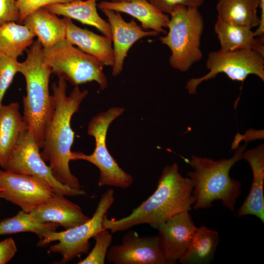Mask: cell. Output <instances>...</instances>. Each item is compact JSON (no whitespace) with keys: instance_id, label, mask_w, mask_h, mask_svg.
Returning <instances> with one entry per match:
<instances>
[{"instance_id":"1","label":"cell","mask_w":264,"mask_h":264,"mask_svg":"<svg viewBox=\"0 0 264 264\" xmlns=\"http://www.w3.org/2000/svg\"><path fill=\"white\" fill-rule=\"evenodd\" d=\"M66 87V81L62 77H59L57 84L51 86L54 108L46 126L40 154L44 161L49 162L52 175L58 181L71 189L81 190L79 181L69 166L72 160L71 148L74 137L70 121L88 91H81L78 86H75L67 96Z\"/></svg>"},{"instance_id":"2","label":"cell","mask_w":264,"mask_h":264,"mask_svg":"<svg viewBox=\"0 0 264 264\" xmlns=\"http://www.w3.org/2000/svg\"><path fill=\"white\" fill-rule=\"evenodd\" d=\"M193 189L191 179L181 175L176 163L167 166L152 195L124 218L108 219L106 215L103 220V228L115 233L147 224L157 229L173 216L192 209L195 202Z\"/></svg>"},{"instance_id":"3","label":"cell","mask_w":264,"mask_h":264,"mask_svg":"<svg viewBox=\"0 0 264 264\" xmlns=\"http://www.w3.org/2000/svg\"><path fill=\"white\" fill-rule=\"evenodd\" d=\"M246 145L237 148L234 154L228 159L214 160L207 157L192 155L188 163L193 169L187 173L193 186L195 198V210L212 206L216 200L235 213V206L241 193L242 183L231 178L230 170L238 161L243 159Z\"/></svg>"},{"instance_id":"4","label":"cell","mask_w":264,"mask_h":264,"mask_svg":"<svg viewBox=\"0 0 264 264\" xmlns=\"http://www.w3.org/2000/svg\"><path fill=\"white\" fill-rule=\"evenodd\" d=\"M26 51L27 57L20 63V72L25 80L26 88V95L23 98V122L41 149L46 126L54 108L53 97L49 91L52 71L38 40Z\"/></svg>"},{"instance_id":"5","label":"cell","mask_w":264,"mask_h":264,"mask_svg":"<svg viewBox=\"0 0 264 264\" xmlns=\"http://www.w3.org/2000/svg\"><path fill=\"white\" fill-rule=\"evenodd\" d=\"M166 35L159 38L170 49L169 64L174 68L186 72L202 58L201 38L204 22L198 7L176 6L170 15Z\"/></svg>"},{"instance_id":"6","label":"cell","mask_w":264,"mask_h":264,"mask_svg":"<svg viewBox=\"0 0 264 264\" xmlns=\"http://www.w3.org/2000/svg\"><path fill=\"white\" fill-rule=\"evenodd\" d=\"M125 109L112 107L94 116L89 122L88 134L95 139L93 153L87 155L81 152H72V160H84L96 166L100 171L98 186L128 188L133 183L131 175L124 171L109 153L106 145V136L110 124L123 113Z\"/></svg>"},{"instance_id":"7","label":"cell","mask_w":264,"mask_h":264,"mask_svg":"<svg viewBox=\"0 0 264 264\" xmlns=\"http://www.w3.org/2000/svg\"><path fill=\"white\" fill-rule=\"evenodd\" d=\"M43 53L52 73L68 81L72 85L96 82L102 90L108 88L103 72L104 65L66 39L53 47L43 48Z\"/></svg>"},{"instance_id":"8","label":"cell","mask_w":264,"mask_h":264,"mask_svg":"<svg viewBox=\"0 0 264 264\" xmlns=\"http://www.w3.org/2000/svg\"><path fill=\"white\" fill-rule=\"evenodd\" d=\"M115 201L114 191L108 189L101 196L91 218L87 221L61 232H50L38 242V247H44L49 243L58 241L50 245L48 252L59 253L62 256L60 264H64L88 253L89 240L103 230V220L107 211Z\"/></svg>"},{"instance_id":"9","label":"cell","mask_w":264,"mask_h":264,"mask_svg":"<svg viewBox=\"0 0 264 264\" xmlns=\"http://www.w3.org/2000/svg\"><path fill=\"white\" fill-rule=\"evenodd\" d=\"M209 72L199 78L188 80L186 88L190 94L197 93L202 82L224 73L234 81L243 82L249 75H255L264 81V57L248 49L210 52L206 62Z\"/></svg>"},{"instance_id":"10","label":"cell","mask_w":264,"mask_h":264,"mask_svg":"<svg viewBox=\"0 0 264 264\" xmlns=\"http://www.w3.org/2000/svg\"><path fill=\"white\" fill-rule=\"evenodd\" d=\"M40 149L32 134L25 129L20 133L3 169L40 178L57 194L69 197L87 195L84 190L73 189L58 181L42 158Z\"/></svg>"},{"instance_id":"11","label":"cell","mask_w":264,"mask_h":264,"mask_svg":"<svg viewBox=\"0 0 264 264\" xmlns=\"http://www.w3.org/2000/svg\"><path fill=\"white\" fill-rule=\"evenodd\" d=\"M52 187L38 177L0 170V198L30 213L55 194Z\"/></svg>"},{"instance_id":"12","label":"cell","mask_w":264,"mask_h":264,"mask_svg":"<svg viewBox=\"0 0 264 264\" xmlns=\"http://www.w3.org/2000/svg\"><path fill=\"white\" fill-rule=\"evenodd\" d=\"M106 259L114 264H167L157 236L139 237L133 231L124 235L121 244L110 247Z\"/></svg>"},{"instance_id":"13","label":"cell","mask_w":264,"mask_h":264,"mask_svg":"<svg viewBox=\"0 0 264 264\" xmlns=\"http://www.w3.org/2000/svg\"><path fill=\"white\" fill-rule=\"evenodd\" d=\"M196 228L189 212L179 213L159 226L158 243L167 264L179 261L188 248Z\"/></svg>"},{"instance_id":"14","label":"cell","mask_w":264,"mask_h":264,"mask_svg":"<svg viewBox=\"0 0 264 264\" xmlns=\"http://www.w3.org/2000/svg\"><path fill=\"white\" fill-rule=\"evenodd\" d=\"M101 11L107 17L111 29L114 54L112 74L116 76L123 70L124 61L133 44L143 38L156 36L159 33L143 30L133 19L126 22L120 12L109 9Z\"/></svg>"},{"instance_id":"15","label":"cell","mask_w":264,"mask_h":264,"mask_svg":"<svg viewBox=\"0 0 264 264\" xmlns=\"http://www.w3.org/2000/svg\"><path fill=\"white\" fill-rule=\"evenodd\" d=\"M243 159L249 164L253 173V181L249 192L237 211V216L242 217L253 215L264 222V145L244 151Z\"/></svg>"},{"instance_id":"16","label":"cell","mask_w":264,"mask_h":264,"mask_svg":"<svg viewBox=\"0 0 264 264\" xmlns=\"http://www.w3.org/2000/svg\"><path fill=\"white\" fill-rule=\"evenodd\" d=\"M29 213L37 222L56 223L65 229L82 224L90 219L84 214L78 205L65 196L56 193Z\"/></svg>"},{"instance_id":"17","label":"cell","mask_w":264,"mask_h":264,"mask_svg":"<svg viewBox=\"0 0 264 264\" xmlns=\"http://www.w3.org/2000/svg\"><path fill=\"white\" fill-rule=\"evenodd\" d=\"M100 10L109 9L128 14L141 23L143 29H151L157 33L166 34L170 18L147 0H130L120 2L103 0L97 5Z\"/></svg>"},{"instance_id":"18","label":"cell","mask_w":264,"mask_h":264,"mask_svg":"<svg viewBox=\"0 0 264 264\" xmlns=\"http://www.w3.org/2000/svg\"><path fill=\"white\" fill-rule=\"evenodd\" d=\"M64 18L66 23V39L104 66H112L114 54L111 38L97 34L87 28L79 27L71 19Z\"/></svg>"},{"instance_id":"19","label":"cell","mask_w":264,"mask_h":264,"mask_svg":"<svg viewBox=\"0 0 264 264\" xmlns=\"http://www.w3.org/2000/svg\"><path fill=\"white\" fill-rule=\"evenodd\" d=\"M22 23L35 36L43 48L48 49L66 39L65 19L59 18L44 7L40 8L26 16Z\"/></svg>"},{"instance_id":"20","label":"cell","mask_w":264,"mask_h":264,"mask_svg":"<svg viewBox=\"0 0 264 264\" xmlns=\"http://www.w3.org/2000/svg\"><path fill=\"white\" fill-rule=\"evenodd\" d=\"M214 31L220 42V49L233 51L248 49L264 57V36L256 37L251 29L230 23L217 18Z\"/></svg>"},{"instance_id":"21","label":"cell","mask_w":264,"mask_h":264,"mask_svg":"<svg viewBox=\"0 0 264 264\" xmlns=\"http://www.w3.org/2000/svg\"><path fill=\"white\" fill-rule=\"evenodd\" d=\"M98 0H79L65 3L50 4L43 7L56 15L63 16L77 20L83 24L93 26L104 35L111 38L109 22L103 19L97 12V2Z\"/></svg>"},{"instance_id":"22","label":"cell","mask_w":264,"mask_h":264,"mask_svg":"<svg viewBox=\"0 0 264 264\" xmlns=\"http://www.w3.org/2000/svg\"><path fill=\"white\" fill-rule=\"evenodd\" d=\"M17 102L0 107V166L3 169L20 133L25 129Z\"/></svg>"},{"instance_id":"23","label":"cell","mask_w":264,"mask_h":264,"mask_svg":"<svg viewBox=\"0 0 264 264\" xmlns=\"http://www.w3.org/2000/svg\"><path fill=\"white\" fill-rule=\"evenodd\" d=\"M259 6V0H218L217 18L252 29L260 24Z\"/></svg>"},{"instance_id":"24","label":"cell","mask_w":264,"mask_h":264,"mask_svg":"<svg viewBox=\"0 0 264 264\" xmlns=\"http://www.w3.org/2000/svg\"><path fill=\"white\" fill-rule=\"evenodd\" d=\"M219 242V234L216 230L204 226L197 227L188 248L178 262L183 264L209 263Z\"/></svg>"},{"instance_id":"25","label":"cell","mask_w":264,"mask_h":264,"mask_svg":"<svg viewBox=\"0 0 264 264\" xmlns=\"http://www.w3.org/2000/svg\"><path fill=\"white\" fill-rule=\"evenodd\" d=\"M35 37L24 25L6 23L0 26V54L17 59L32 45Z\"/></svg>"},{"instance_id":"26","label":"cell","mask_w":264,"mask_h":264,"mask_svg":"<svg viewBox=\"0 0 264 264\" xmlns=\"http://www.w3.org/2000/svg\"><path fill=\"white\" fill-rule=\"evenodd\" d=\"M59 226L56 223L37 222L29 213L21 210L15 216L0 221V235L30 232L36 234L40 240L46 234L56 231Z\"/></svg>"},{"instance_id":"27","label":"cell","mask_w":264,"mask_h":264,"mask_svg":"<svg viewBox=\"0 0 264 264\" xmlns=\"http://www.w3.org/2000/svg\"><path fill=\"white\" fill-rule=\"evenodd\" d=\"M93 238L95 243L92 250L78 264H104L108 250L112 241V236L107 229L98 232Z\"/></svg>"},{"instance_id":"28","label":"cell","mask_w":264,"mask_h":264,"mask_svg":"<svg viewBox=\"0 0 264 264\" xmlns=\"http://www.w3.org/2000/svg\"><path fill=\"white\" fill-rule=\"evenodd\" d=\"M20 67L17 59L0 54V107L16 74L20 72Z\"/></svg>"},{"instance_id":"29","label":"cell","mask_w":264,"mask_h":264,"mask_svg":"<svg viewBox=\"0 0 264 264\" xmlns=\"http://www.w3.org/2000/svg\"><path fill=\"white\" fill-rule=\"evenodd\" d=\"M19 9L20 21L22 22L25 17L36 10L45 6L58 3H65L79 0H16Z\"/></svg>"},{"instance_id":"30","label":"cell","mask_w":264,"mask_h":264,"mask_svg":"<svg viewBox=\"0 0 264 264\" xmlns=\"http://www.w3.org/2000/svg\"><path fill=\"white\" fill-rule=\"evenodd\" d=\"M162 12L170 15L177 5H183L188 7L201 6L205 0H147Z\"/></svg>"},{"instance_id":"31","label":"cell","mask_w":264,"mask_h":264,"mask_svg":"<svg viewBox=\"0 0 264 264\" xmlns=\"http://www.w3.org/2000/svg\"><path fill=\"white\" fill-rule=\"evenodd\" d=\"M20 16L16 0H0V26L10 22L20 23Z\"/></svg>"},{"instance_id":"32","label":"cell","mask_w":264,"mask_h":264,"mask_svg":"<svg viewBox=\"0 0 264 264\" xmlns=\"http://www.w3.org/2000/svg\"><path fill=\"white\" fill-rule=\"evenodd\" d=\"M17 248L14 239L8 238L0 242V264H5L15 256Z\"/></svg>"},{"instance_id":"33","label":"cell","mask_w":264,"mask_h":264,"mask_svg":"<svg viewBox=\"0 0 264 264\" xmlns=\"http://www.w3.org/2000/svg\"><path fill=\"white\" fill-rule=\"evenodd\" d=\"M259 8L261 10L260 22L258 28L254 32L256 37H262L264 35V0H259Z\"/></svg>"},{"instance_id":"34","label":"cell","mask_w":264,"mask_h":264,"mask_svg":"<svg viewBox=\"0 0 264 264\" xmlns=\"http://www.w3.org/2000/svg\"><path fill=\"white\" fill-rule=\"evenodd\" d=\"M109 0L112 2H120V1H127V0Z\"/></svg>"}]
</instances>
